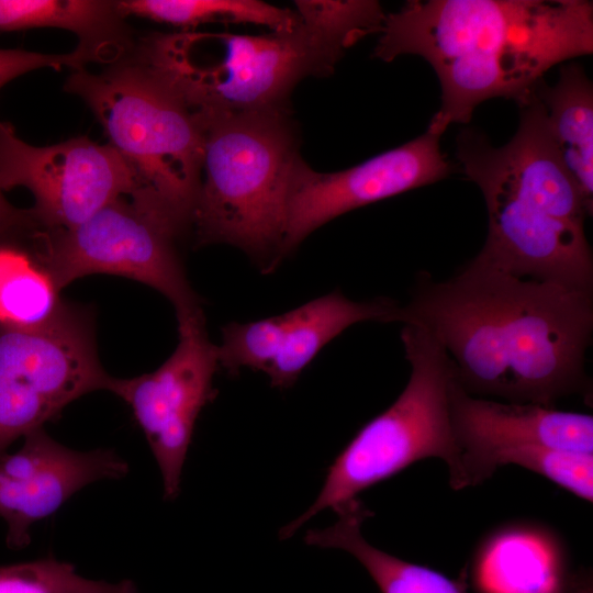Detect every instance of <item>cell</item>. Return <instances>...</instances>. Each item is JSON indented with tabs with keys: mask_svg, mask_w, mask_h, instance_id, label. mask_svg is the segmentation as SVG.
<instances>
[{
	"mask_svg": "<svg viewBox=\"0 0 593 593\" xmlns=\"http://www.w3.org/2000/svg\"><path fill=\"white\" fill-rule=\"evenodd\" d=\"M564 593H593L591 573L588 570L572 573Z\"/></svg>",
	"mask_w": 593,
	"mask_h": 593,
	"instance_id": "cell-27",
	"label": "cell"
},
{
	"mask_svg": "<svg viewBox=\"0 0 593 593\" xmlns=\"http://www.w3.org/2000/svg\"><path fill=\"white\" fill-rule=\"evenodd\" d=\"M55 27L78 37L88 63L112 64L135 46L133 31L110 0H0V31Z\"/></svg>",
	"mask_w": 593,
	"mask_h": 593,
	"instance_id": "cell-16",
	"label": "cell"
},
{
	"mask_svg": "<svg viewBox=\"0 0 593 593\" xmlns=\"http://www.w3.org/2000/svg\"><path fill=\"white\" fill-rule=\"evenodd\" d=\"M127 472V462L112 449L78 451L44 428L31 432L20 449L0 454V517L8 525L7 546L26 547L35 522L55 513L83 486Z\"/></svg>",
	"mask_w": 593,
	"mask_h": 593,
	"instance_id": "cell-13",
	"label": "cell"
},
{
	"mask_svg": "<svg viewBox=\"0 0 593 593\" xmlns=\"http://www.w3.org/2000/svg\"><path fill=\"white\" fill-rule=\"evenodd\" d=\"M65 90L81 98L136 181L133 202L191 228L201 182L199 115L132 53L99 72L74 70Z\"/></svg>",
	"mask_w": 593,
	"mask_h": 593,
	"instance_id": "cell-5",
	"label": "cell"
},
{
	"mask_svg": "<svg viewBox=\"0 0 593 593\" xmlns=\"http://www.w3.org/2000/svg\"><path fill=\"white\" fill-rule=\"evenodd\" d=\"M204 142L191 228L195 245L227 244L277 269L292 169L300 158L286 109L199 115Z\"/></svg>",
	"mask_w": 593,
	"mask_h": 593,
	"instance_id": "cell-4",
	"label": "cell"
},
{
	"mask_svg": "<svg viewBox=\"0 0 593 593\" xmlns=\"http://www.w3.org/2000/svg\"><path fill=\"white\" fill-rule=\"evenodd\" d=\"M0 366L29 377L61 409L109 391L113 379L99 360L91 314L67 303L43 325L0 326Z\"/></svg>",
	"mask_w": 593,
	"mask_h": 593,
	"instance_id": "cell-14",
	"label": "cell"
},
{
	"mask_svg": "<svg viewBox=\"0 0 593 593\" xmlns=\"http://www.w3.org/2000/svg\"><path fill=\"white\" fill-rule=\"evenodd\" d=\"M428 130L354 167L318 172L301 157L289 183L282 260L313 231L355 209L445 179L452 164Z\"/></svg>",
	"mask_w": 593,
	"mask_h": 593,
	"instance_id": "cell-11",
	"label": "cell"
},
{
	"mask_svg": "<svg viewBox=\"0 0 593 593\" xmlns=\"http://www.w3.org/2000/svg\"><path fill=\"white\" fill-rule=\"evenodd\" d=\"M558 155L593 210V85L578 63L561 65L553 86L535 90Z\"/></svg>",
	"mask_w": 593,
	"mask_h": 593,
	"instance_id": "cell-19",
	"label": "cell"
},
{
	"mask_svg": "<svg viewBox=\"0 0 593 593\" xmlns=\"http://www.w3.org/2000/svg\"><path fill=\"white\" fill-rule=\"evenodd\" d=\"M0 593H138L130 580L86 579L71 563L52 557L0 567Z\"/></svg>",
	"mask_w": 593,
	"mask_h": 593,
	"instance_id": "cell-23",
	"label": "cell"
},
{
	"mask_svg": "<svg viewBox=\"0 0 593 593\" xmlns=\"http://www.w3.org/2000/svg\"><path fill=\"white\" fill-rule=\"evenodd\" d=\"M469 573L478 593H564L572 577L562 537L533 521L508 522L485 534Z\"/></svg>",
	"mask_w": 593,
	"mask_h": 593,
	"instance_id": "cell-15",
	"label": "cell"
},
{
	"mask_svg": "<svg viewBox=\"0 0 593 593\" xmlns=\"http://www.w3.org/2000/svg\"><path fill=\"white\" fill-rule=\"evenodd\" d=\"M41 228L0 234V326H40L66 305L38 250Z\"/></svg>",
	"mask_w": 593,
	"mask_h": 593,
	"instance_id": "cell-20",
	"label": "cell"
},
{
	"mask_svg": "<svg viewBox=\"0 0 593 593\" xmlns=\"http://www.w3.org/2000/svg\"><path fill=\"white\" fill-rule=\"evenodd\" d=\"M179 340L170 357L155 371L134 378H114L109 391L132 410L159 467L164 497L180 491L181 474L201 410L215 396L219 369L216 345L205 320L178 325Z\"/></svg>",
	"mask_w": 593,
	"mask_h": 593,
	"instance_id": "cell-10",
	"label": "cell"
},
{
	"mask_svg": "<svg viewBox=\"0 0 593 593\" xmlns=\"http://www.w3.org/2000/svg\"><path fill=\"white\" fill-rule=\"evenodd\" d=\"M336 513L338 519L332 526L310 529L305 535V542L348 552L366 569L381 593H468L467 571L458 579H451L369 544L361 534V525L371 512L358 499Z\"/></svg>",
	"mask_w": 593,
	"mask_h": 593,
	"instance_id": "cell-18",
	"label": "cell"
},
{
	"mask_svg": "<svg viewBox=\"0 0 593 593\" xmlns=\"http://www.w3.org/2000/svg\"><path fill=\"white\" fill-rule=\"evenodd\" d=\"M398 309L387 298L357 302L334 291L287 312L281 349L265 372L271 387H292L317 353L346 328L367 321L393 322Z\"/></svg>",
	"mask_w": 593,
	"mask_h": 593,
	"instance_id": "cell-17",
	"label": "cell"
},
{
	"mask_svg": "<svg viewBox=\"0 0 593 593\" xmlns=\"http://www.w3.org/2000/svg\"><path fill=\"white\" fill-rule=\"evenodd\" d=\"M450 406L460 452V490L484 482L512 452L553 448L593 454L590 414L488 400L468 393L457 378L451 387Z\"/></svg>",
	"mask_w": 593,
	"mask_h": 593,
	"instance_id": "cell-12",
	"label": "cell"
},
{
	"mask_svg": "<svg viewBox=\"0 0 593 593\" xmlns=\"http://www.w3.org/2000/svg\"><path fill=\"white\" fill-rule=\"evenodd\" d=\"M393 322L429 333L472 395L545 406L591 395L593 290L517 278L471 259L446 280L421 273Z\"/></svg>",
	"mask_w": 593,
	"mask_h": 593,
	"instance_id": "cell-1",
	"label": "cell"
},
{
	"mask_svg": "<svg viewBox=\"0 0 593 593\" xmlns=\"http://www.w3.org/2000/svg\"><path fill=\"white\" fill-rule=\"evenodd\" d=\"M181 235L168 220L123 197L74 228H43L38 249L59 290L94 273L133 279L166 296L182 325L205 318L176 248Z\"/></svg>",
	"mask_w": 593,
	"mask_h": 593,
	"instance_id": "cell-8",
	"label": "cell"
},
{
	"mask_svg": "<svg viewBox=\"0 0 593 593\" xmlns=\"http://www.w3.org/2000/svg\"><path fill=\"white\" fill-rule=\"evenodd\" d=\"M131 53L198 115L286 109L300 80L331 75L344 54L302 21L261 35L152 33Z\"/></svg>",
	"mask_w": 593,
	"mask_h": 593,
	"instance_id": "cell-6",
	"label": "cell"
},
{
	"mask_svg": "<svg viewBox=\"0 0 593 593\" xmlns=\"http://www.w3.org/2000/svg\"><path fill=\"white\" fill-rule=\"evenodd\" d=\"M85 57L77 51L67 54H43L20 48H0V90L15 78L41 68L82 69Z\"/></svg>",
	"mask_w": 593,
	"mask_h": 593,
	"instance_id": "cell-25",
	"label": "cell"
},
{
	"mask_svg": "<svg viewBox=\"0 0 593 593\" xmlns=\"http://www.w3.org/2000/svg\"><path fill=\"white\" fill-rule=\"evenodd\" d=\"M286 313L248 322H232L222 328L216 346L219 367L235 376L248 368L266 372L281 349Z\"/></svg>",
	"mask_w": 593,
	"mask_h": 593,
	"instance_id": "cell-24",
	"label": "cell"
},
{
	"mask_svg": "<svg viewBox=\"0 0 593 593\" xmlns=\"http://www.w3.org/2000/svg\"><path fill=\"white\" fill-rule=\"evenodd\" d=\"M302 23L318 32L342 51L361 38L380 33L385 13L374 0H298Z\"/></svg>",
	"mask_w": 593,
	"mask_h": 593,
	"instance_id": "cell-22",
	"label": "cell"
},
{
	"mask_svg": "<svg viewBox=\"0 0 593 593\" xmlns=\"http://www.w3.org/2000/svg\"><path fill=\"white\" fill-rule=\"evenodd\" d=\"M40 225L31 209L12 205L0 190V234Z\"/></svg>",
	"mask_w": 593,
	"mask_h": 593,
	"instance_id": "cell-26",
	"label": "cell"
},
{
	"mask_svg": "<svg viewBox=\"0 0 593 593\" xmlns=\"http://www.w3.org/2000/svg\"><path fill=\"white\" fill-rule=\"evenodd\" d=\"M518 107V127L503 146L471 127L457 136L460 169L488 210L486 239L473 259L517 278L593 290L584 231L592 209L558 155L535 92Z\"/></svg>",
	"mask_w": 593,
	"mask_h": 593,
	"instance_id": "cell-3",
	"label": "cell"
},
{
	"mask_svg": "<svg viewBox=\"0 0 593 593\" xmlns=\"http://www.w3.org/2000/svg\"><path fill=\"white\" fill-rule=\"evenodd\" d=\"M401 340L411 368L405 388L340 451L314 503L280 530L281 539L291 537L317 513L337 512L365 490L426 458L444 460L450 486L460 490V452L450 406L456 379L452 362L439 343L417 325L403 324Z\"/></svg>",
	"mask_w": 593,
	"mask_h": 593,
	"instance_id": "cell-7",
	"label": "cell"
},
{
	"mask_svg": "<svg viewBox=\"0 0 593 593\" xmlns=\"http://www.w3.org/2000/svg\"><path fill=\"white\" fill-rule=\"evenodd\" d=\"M118 5L125 18L134 15L183 30L210 22H231L283 32L301 24L295 10L258 0H120Z\"/></svg>",
	"mask_w": 593,
	"mask_h": 593,
	"instance_id": "cell-21",
	"label": "cell"
},
{
	"mask_svg": "<svg viewBox=\"0 0 593 593\" xmlns=\"http://www.w3.org/2000/svg\"><path fill=\"white\" fill-rule=\"evenodd\" d=\"M593 53L588 0H410L385 14L374 57H423L440 85L428 131L468 124L493 98L521 104L553 66Z\"/></svg>",
	"mask_w": 593,
	"mask_h": 593,
	"instance_id": "cell-2",
	"label": "cell"
},
{
	"mask_svg": "<svg viewBox=\"0 0 593 593\" xmlns=\"http://www.w3.org/2000/svg\"><path fill=\"white\" fill-rule=\"evenodd\" d=\"M16 187L33 194L31 210L43 228L70 230L114 200L131 198L136 181L110 144L80 136L34 146L0 122V190Z\"/></svg>",
	"mask_w": 593,
	"mask_h": 593,
	"instance_id": "cell-9",
	"label": "cell"
}]
</instances>
